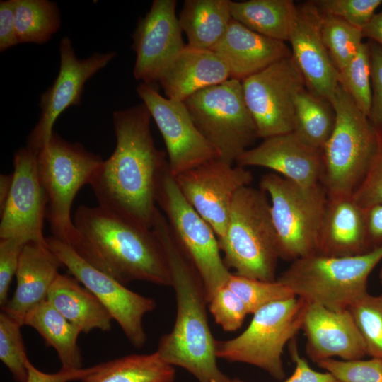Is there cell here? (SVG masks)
I'll return each instance as SVG.
<instances>
[{
	"instance_id": "d590c367",
	"label": "cell",
	"mask_w": 382,
	"mask_h": 382,
	"mask_svg": "<svg viewBox=\"0 0 382 382\" xmlns=\"http://www.w3.org/2000/svg\"><path fill=\"white\" fill-rule=\"evenodd\" d=\"M226 285L243 301L249 314L271 303L295 296L277 279L267 282L231 273Z\"/></svg>"
},
{
	"instance_id": "603a6c76",
	"label": "cell",
	"mask_w": 382,
	"mask_h": 382,
	"mask_svg": "<svg viewBox=\"0 0 382 382\" xmlns=\"http://www.w3.org/2000/svg\"><path fill=\"white\" fill-rule=\"evenodd\" d=\"M372 250L367 222V209L353 196H328L320 233L318 253L347 257Z\"/></svg>"
},
{
	"instance_id": "d6986e66",
	"label": "cell",
	"mask_w": 382,
	"mask_h": 382,
	"mask_svg": "<svg viewBox=\"0 0 382 382\" xmlns=\"http://www.w3.org/2000/svg\"><path fill=\"white\" fill-rule=\"evenodd\" d=\"M236 163L244 168L270 169L305 187L322 183L324 174L323 150L309 144L294 132L263 139L257 146L245 151Z\"/></svg>"
},
{
	"instance_id": "44dd1931",
	"label": "cell",
	"mask_w": 382,
	"mask_h": 382,
	"mask_svg": "<svg viewBox=\"0 0 382 382\" xmlns=\"http://www.w3.org/2000/svg\"><path fill=\"white\" fill-rule=\"evenodd\" d=\"M301 330L306 338V352L316 363L333 357L354 361L366 355L364 341L348 309L332 310L307 302Z\"/></svg>"
},
{
	"instance_id": "f907efd6",
	"label": "cell",
	"mask_w": 382,
	"mask_h": 382,
	"mask_svg": "<svg viewBox=\"0 0 382 382\" xmlns=\"http://www.w3.org/2000/svg\"><path fill=\"white\" fill-rule=\"evenodd\" d=\"M228 382H245V381L238 378H231V380Z\"/></svg>"
},
{
	"instance_id": "e575fe53",
	"label": "cell",
	"mask_w": 382,
	"mask_h": 382,
	"mask_svg": "<svg viewBox=\"0 0 382 382\" xmlns=\"http://www.w3.org/2000/svg\"><path fill=\"white\" fill-rule=\"evenodd\" d=\"M364 341L366 355L382 360V295L364 294L349 308Z\"/></svg>"
},
{
	"instance_id": "7bdbcfd3",
	"label": "cell",
	"mask_w": 382,
	"mask_h": 382,
	"mask_svg": "<svg viewBox=\"0 0 382 382\" xmlns=\"http://www.w3.org/2000/svg\"><path fill=\"white\" fill-rule=\"evenodd\" d=\"M372 101L369 119L377 128L382 127V47L369 41Z\"/></svg>"
},
{
	"instance_id": "484cf974",
	"label": "cell",
	"mask_w": 382,
	"mask_h": 382,
	"mask_svg": "<svg viewBox=\"0 0 382 382\" xmlns=\"http://www.w3.org/2000/svg\"><path fill=\"white\" fill-rule=\"evenodd\" d=\"M47 301L81 332L109 331L113 320L99 300L73 276L59 274Z\"/></svg>"
},
{
	"instance_id": "816d5d0a",
	"label": "cell",
	"mask_w": 382,
	"mask_h": 382,
	"mask_svg": "<svg viewBox=\"0 0 382 382\" xmlns=\"http://www.w3.org/2000/svg\"><path fill=\"white\" fill-rule=\"evenodd\" d=\"M379 279H380V283L382 287V266L381 267L380 272H379ZM381 295H382V293H381Z\"/></svg>"
},
{
	"instance_id": "5bb4252c",
	"label": "cell",
	"mask_w": 382,
	"mask_h": 382,
	"mask_svg": "<svg viewBox=\"0 0 382 382\" xmlns=\"http://www.w3.org/2000/svg\"><path fill=\"white\" fill-rule=\"evenodd\" d=\"M137 92L163 138L174 176L219 158V152L197 128L183 102L164 98L154 83H141Z\"/></svg>"
},
{
	"instance_id": "3957f363",
	"label": "cell",
	"mask_w": 382,
	"mask_h": 382,
	"mask_svg": "<svg viewBox=\"0 0 382 382\" xmlns=\"http://www.w3.org/2000/svg\"><path fill=\"white\" fill-rule=\"evenodd\" d=\"M73 221L79 239L71 248L95 268L123 284L137 280L172 286L166 257L152 228L99 205H80Z\"/></svg>"
},
{
	"instance_id": "bcb514c9",
	"label": "cell",
	"mask_w": 382,
	"mask_h": 382,
	"mask_svg": "<svg viewBox=\"0 0 382 382\" xmlns=\"http://www.w3.org/2000/svg\"><path fill=\"white\" fill-rule=\"evenodd\" d=\"M15 0L0 1V52L19 44L15 24Z\"/></svg>"
},
{
	"instance_id": "7dc6e473",
	"label": "cell",
	"mask_w": 382,
	"mask_h": 382,
	"mask_svg": "<svg viewBox=\"0 0 382 382\" xmlns=\"http://www.w3.org/2000/svg\"><path fill=\"white\" fill-rule=\"evenodd\" d=\"M367 222L372 249L382 245V204L367 209Z\"/></svg>"
},
{
	"instance_id": "f1b7e54d",
	"label": "cell",
	"mask_w": 382,
	"mask_h": 382,
	"mask_svg": "<svg viewBox=\"0 0 382 382\" xmlns=\"http://www.w3.org/2000/svg\"><path fill=\"white\" fill-rule=\"evenodd\" d=\"M233 19L265 37L286 42L297 6L291 0L229 1Z\"/></svg>"
},
{
	"instance_id": "ac0fdd59",
	"label": "cell",
	"mask_w": 382,
	"mask_h": 382,
	"mask_svg": "<svg viewBox=\"0 0 382 382\" xmlns=\"http://www.w3.org/2000/svg\"><path fill=\"white\" fill-rule=\"evenodd\" d=\"M175 0H154L149 12L137 21L132 38L136 53L135 79L154 83L185 46L176 16Z\"/></svg>"
},
{
	"instance_id": "9a60e30c",
	"label": "cell",
	"mask_w": 382,
	"mask_h": 382,
	"mask_svg": "<svg viewBox=\"0 0 382 382\" xmlns=\"http://www.w3.org/2000/svg\"><path fill=\"white\" fill-rule=\"evenodd\" d=\"M60 64L52 83L40 96V115L27 139L28 147L39 151L50 140L58 117L68 108L81 103L86 83L117 56L116 52H95L79 59L71 39L66 36L59 46Z\"/></svg>"
},
{
	"instance_id": "ab89813d",
	"label": "cell",
	"mask_w": 382,
	"mask_h": 382,
	"mask_svg": "<svg viewBox=\"0 0 382 382\" xmlns=\"http://www.w3.org/2000/svg\"><path fill=\"white\" fill-rule=\"evenodd\" d=\"M316 364L342 382H382V360L378 359L354 361L328 359Z\"/></svg>"
},
{
	"instance_id": "b9f144b4",
	"label": "cell",
	"mask_w": 382,
	"mask_h": 382,
	"mask_svg": "<svg viewBox=\"0 0 382 382\" xmlns=\"http://www.w3.org/2000/svg\"><path fill=\"white\" fill-rule=\"evenodd\" d=\"M25 243L14 238L0 240V306L8 301V295L13 277L16 274Z\"/></svg>"
},
{
	"instance_id": "52a82bcc",
	"label": "cell",
	"mask_w": 382,
	"mask_h": 382,
	"mask_svg": "<svg viewBox=\"0 0 382 382\" xmlns=\"http://www.w3.org/2000/svg\"><path fill=\"white\" fill-rule=\"evenodd\" d=\"M260 188L270 197L279 259L293 262L318 253L328 202L323 184L305 187L270 173L261 178Z\"/></svg>"
},
{
	"instance_id": "83f0119b",
	"label": "cell",
	"mask_w": 382,
	"mask_h": 382,
	"mask_svg": "<svg viewBox=\"0 0 382 382\" xmlns=\"http://www.w3.org/2000/svg\"><path fill=\"white\" fill-rule=\"evenodd\" d=\"M229 0H185L178 17L190 46L211 50L232 20Z\"/></svg>"
},
{
	"instance_id": "277c9868",
	"label": "cell",
	"mask_w": 382,
	"mask_h": 382,
	"mask_svg": "<svg viewBox=\"0 0 382 382\" xmlns=\"http://www.w3.org/2000/svg\"><path fill=\"white\" fill-rule=\"evenodd\" d=\"M224 261L236 274L260 280H277L279 259L267 195L250 185L240 188L231 203L223 237L218 240Z\"/></svg>"
},
{
	"instance_id": "f35d334b",
	"label": "cell",
	"mask_w": 382,
	"mask_h": 382,
	"mask_svg": "<svg viewBox=\"0 0 382 382\" xmlns=\"http://www.w3.org/2000/svg\"><path fill=\"white\" fill-rule=\"evenodd\" d=\"M312 2L322 13L340 18L362 30L382 0H316Z\"/></svg>"
},
{
	"instance_id": "ffe728a7",
	"label": "cell",
	"mask_w": 382,
	"mask_h": 382,
	"mask_svg": "<svg viewBox=\"0 0 382 382\" xmlns=\"http://www.w3.org/2000/svg\"><path fill=\"white\" fill-rule=\"evenodd\" d=\"M321 20L322 13L312 1L297 6L288 42L307 88L330 102L338 86V71L323 42Z\"/></svg>"
},
{
	"instance_id": "6da1fadb",
	"label": "cell",
	"mask_w": 382,
	"mask_h": 382,
	"mask_svg": "<svg viewBox=\"0 0 382 382\" xmlns=\"http://www.w3.org/2000/svg\"><path fill=\"white\" fill-rule=\"evenodd\" d=\"M151 119L143 103L113 112L115 150L89 183L99 206L149 228L158 209V179L168 163L166 153L155 146Z\"/></svg>"
},
{
	"instance_id": "4316f807",
	"label": "cell",
	"mask_w": 382,
	"mask_h": 382,
	"mask_svg": "<svg viewBox=\"0 0 382 382\" xmlns=\"http://www.w3.org/2000/svg\"><path fill=\"white\" fill-rule=\"evenodd\" d=\"M22 325L35 329L48 346L53 347L62 369H82V357L78 345L81 330L66 319L48 301L31 309L23 318Z\"/></svg>"
},
{
	"instance_id": "8fae6325",
	"label": "cell",
	"mask_w": 382,
	"mask_h": 382,
	"mask_svg": "<svg viewBox=\"0 0 382 382\" xmlns=\"http://www.w3.org/2000/svg\"><path fill=\"white\" fill-rule=\"evenodd\" d=\"M155 199L175 240L198 270L209 301L226 284L231 272L214 231L183 197L168 163L158 177Z\"/></svg>"
},
{
	"instance_id": "7402d4cb",
	"label": "cell",
	"mask_w": 382,
	"mask_h": 382,
	"mask_svg": "<svg viewBox=\"0 0 382 382\" xmlns=\"http://www.w3.org/2000/svg\"><path fill=\"white\" fill-rule=\"evenodd\" d=\"M211 50L226 64L229 79L240 81L291 56L285 42L257 33L233 18L222 38Z\"/></svg>"
},
{
	"instance_id": "c3c4849f",
	"label": "cell",
	"mask_w": 382,
	"mask_h": 382,
	"mask_svg": "<svg viewBox=\"0 0 382 382\" xmlns=\"http://www.w3.org/2000/svg\"><path fill=\"white\" fill-rule=\"evenodd\" d=\"M361 31L364 37H368L382 47V11L374 14Z\"/></svg>"
},
{
	"instance_id": "8d00e7d4",
	"label": "cell",
	"mask_w": 382,
	"mask_h": 382,
	"mask_svg": "<svg viewBox=\"0 0 382 382\" xmlns=\"http://www.w3.org/2000/svg\"><path fill=\"white\" fill-rule=\"evenodd\" d=\"M19 321L4 311L0 313V359L17 382H26L28 371L25 348Z\"/></svg>"
},
{
	"instance_id": "30bf717a",
	"label": "cell",
	"mask_w": 382,
	"mask_h": 382,
	"mask_svg": "<svg viewBox=\"0 0 382 382\" xmlns=\"http://www.w3.org/2000/svg\"><path fill=\"white\" fill-rule=\"evenodd\" d=\"M183 103L197 128L226 163H236L259 138L240 81L229 79Z\"/></svg>"
},
{
	"instance_id": "d4e9b609",
	"label": "cell",
	"mask_w": 382,
	"mask_h": 382,
	"mask_svg": "<svg viewBox=\"0 0 382 382\" xmlns=\"http://www.w3.org/2000/svg\"><path fill=\"white\" fill-rule=\"evenodd\" d=\"M228 79V68L214 52L187 44L158 83L166 98L184 102L196 93Z\"/></svg>"
},
{
	"instance_id": "9c48e42d",
	"label": "cell",
	"mask_w": 382,
	"mask_h": 382,
	"mask_svg": "<svg viewBox=\"0 0 382 382\" xmlns=\"http://www.w3.org/2000/svg\"><path fill=\"white\" fill-rule=\"evenodd\" d=\"M306 306L307 301L294 296L262 307L241 334L216 340L217 359L250 364L276 379L284 378L283 351L301 330Z\"/></svg>"
},
{
	"instance_id": "ee69618b",
	"label": "cell",
	"mask_w": 382,
	"mask_h": 382,
	"mask_svg": "<svg viewBox=\"0 0 382 382\" xmlns=\"http://www.w3.org/2000/svg\"><path fill=\"white\" fill-rule=\"evenodd\" d=\"M289 345L290 355L295 363V369L293 374L282 382H342L329 371L322 373L311 369L308 362L300 357L294 339Z\"/></svg>"
},
{
	"instance_id": "7c38bea8",
	"label": "cell",
	"mask_w": 382,
	"mask_h": 382,
	"mask_svg": "<svg viewBox=\"0 0 382 382\" xmlns=\"http://www.w3.org/2000/svg\"><path fill=\"white\" fill-rule=\"evenodd\" d=\"M241 83L259 138L265 139L293 132L295 99L306 85L292 55Z\"/></svg>"
},
{
	"instance_id": "1f68e13d",
	"label": "cell",
	"mask_w": 382,
	"mask_h": 382,
	"mask_svg": "<svg viewBox=\"0 0 382 382\" xmlns=\"http://www.w3.org/2000/svg\"><path fill=\"white\" fill-rule=\"evenodd\" d=\"M14 14L19 43H46L61 26L59 8L49 0H15Z\"/></svg>"
},
{
	"instance_id": "8992f818",
	"label": "cell",
	"mask_w": 382,
	"mask_h": 382,
	"mask_svg": "<svg viewBox=\"0 0 382 382\" xmlns=\"http://www.w3.org/2000/svg\"><path fill=\"white\" fill-rule=\"evenodd\" d=\"M382 260V245L354 256L319 253L291 262L277 279L308 303L332 310H345L368 293V279Z\"/></svg>"
},
{
	"instance_id": "74e56055",
	"label": "cell",
	"mask_w": 382,
	"mask_h": 382,
	"mask_svg": "<svg viewBox=\"0 0 382 382\" xmlns=\"http://www.w3.org/2000/svg\"><path fill=\"white\" fill-rule=\"evenodd\" d=\"M208 309L216 323L227 332L238 330L249 314L243 301L226 284L210 297Z\"/></svg>"
},
{
	"instance_id": "2e32d148",
	"label": "cell",
	"mask_w": 382,
	"mask_h": 382,
	"mask_svg": "<svg viewBox=\"0 0 382 382\" xmlns=\"http://www.w3.org/2000/svg\"><path fill=\"white\" fill-rule=\"evenodd\" d=\"M175 179L183 197L209 224L219 240L226 232L236 193L250 185L253 177L244 167L216 158L181 173Z\"/></svg>"
},
{
	"instance_id": "cb8c5ba5",
	"label": "cell",
	"mask_w": 382,
	"mask_h": 382,
	"mask_svg": "<svg viewBox=\"0 0 382 382\" xmlns=\"http://www.w3.org/2000/svg\"><path fill=\"white\" fill-rule=\"evenodd\" d=\"M62 265L61 260L48 245L35 242L25 243L16 274V291L1 311L21 324L31 309L47 300L49 289Z\"/></svg>"
},
{
	"instance_id": "5b68a950",
	"label": "cell",
	"mask_w": 382,
	"mask_h": 382,
	"mask_svg": "<svg viewBox=\"0 0 382 382\" xmlns=\"http://www.w3.org/2000/svg\"><path fill=\"white\" fill-rule=\"evenodd\" d=\"M330 103L336 120L323 149L322 184L328 196H353L377 153L378 130L339 84Z\"/></svg>"
},
{
	"instance_id": "f6af8a7d",
	"label": "cell",
	"mask_w": 382,
	"mask_h": 382,
	"mask_svg": "<svg viewBox=\"0 0 382 382\" xmlns=\"http://www.w3.org/2000/svg\"><path fill=\"white\" fill-rule=\"evenodd\" d=\"M28 376L26 382H69L82 380L87 375L94 371L97 365L79 369H61L57 373L47 374L36 369L33 364L27 361Z\"/></svg>"
},
{
	"instance_id": "60d3db41",
	"label": "cell",
	"mask_w": 382,
	"mask_h": 382,
	"mask_svg": "<svg viewBox=\"0 0 382 382\" xmlns=\"http://www.w3.org/2000/svg\"><path fill=\"white\" fill-rule=\"evenodd\" d=\"M377 129L379 134L377 153L364 180L353 195L355 202L366 209L382 204V127Z\"/></svg>"
},
{
	"instance_id": "ba28073f",
	"label": "cell",
	"mask_w": 382,
	"mask_h": 382,
	"mask_svg": "<svg viewBox=\"0 0 382 382\" xmlns=\"http://www.w3.org/2000/svg\"><path fill=\"white\" fill-rule=\"evenodd\" d=\"M103 161L81 144L69 142L54 131L38 151V174L48 201L46 219L52 236L70 247L79 239L71 217L74 199L81 187L89 184Z\"/></svg>"
},
{
	"instance_id": "d6a6232c",
	"label": "cell",
	"mask_w": 382,
	"mask_h": 382,
	"mask_svg": "<svg viewBox=\"0 0 382 382\" xmlns=\"http://www.w3.org/2000/svg\"><path fill=\"white\" fill-rule=\"evenodd\" d=\"M320 31L325 46L337 71L353 59L363 43L361 30L331 15L322 13Z\"/></svg>"
},
{
	"instance_id": "836d02e7",
	"label": "cell",
	"mask_w": 382,
	"mask_h": 382,
	"mask_svg": "<svg viewBox=\"0 0 382 382\" xmlns=\"http://www.w3.org/2000/svg\"><path fill=\"white\" fill-rule=\"evenodd\" d=\"M337 81L357 106L369 117L372 101L369 42H363L353 59L338 71Z\"/></svg>"
},
{
	"instance_id": "4dcf8cb0",
	"label": "cell",
	"mask_w": 382,
	"mask_h": 382,
	"mask_svg": "<svg viewBox=\"0 0 382 382\" xmlns=\"http://www.w3.org/2000/svg\"><path fill=\"white\" fill-rule=\"evenodd\" d=\"M336 120L332 103L307 87L296 96L294 130L309 144L322 149L329 139Z\"/></svg>"
},
{
	"instance_id": "e0dca14e",
	"label": "cell",
	"mask_w": 382,
	"mask_h": 382,
	"mask_svg": "<svg viewBox=\"0 0 382 382\" xmlns=\"http://www.w3.org/2000/svg\"><path fill=\"white\" fill-rule=\"evenodd\" d=\"M38 151L21 147L14 154L13 183L1 213L0 239L48 245L43 235L47 197L37 170Z\"/></svg>"
},
{
	"instance_id": "681fc988",
	"label": "cell",
	"mask_w": 382,
	"mask_h": 382,
	"mask_svg": "<svg viewBox=\"0 0 382 382\" xmlns=\"http://www.w3.org/2000/svg\"><path fill=\"white\" fill-rule=\"evenodd\" d=\"M13 173L0 175V212L4 209L10 195L12 183Z\"/></svg>"
},
{
	"instance_id": "f546056e",
	"label": "cell",
	"mask_w": 382,
	"mask_h": 382,
	"mask_svg": "<svg viewBox=\"0 0 382 382\" xmlns=\"http://www.w3.org/2000/svg\"><path fill=\"white\" fill-rule=\"evenodd\" d=\"M175 370L156 351L129 354L97 365L81 382H173Z\"/></svg>"
},
{
	"instance_id": "4fadbf2b",
	"label": "cell",
	"mask_w": 382,
	"mask_h": 382,
	"mask_svg": "<svg viewBox=\"0 0 382 382\" xmlns=\"http://www.w3.org/2000/svg\"><path fill=\"white\" fill-rule=\"evenodd\" d=\"M50 249L83 286L89 290L116 320L129 342L144 347L147 337L142 322L156 303L152 298L127 289L115 278L82 259L69 245L54 236L46 238Z\"/></svg>"
},
{
	"instance_id": "7a4b0ae2",
	"label": "cell",
	"mask_w": 382,
	"mask_h": 382,
	"mask_svg": "<svg viewBox=\"0 0 382 382\" xmlns=\"http://www.w3.org/2000/svg\"><path fill=\"white\" fill-rule=\"evenodd\" d=\"M151 228L166 257L176 299L175 323L171 331L161 337L156 352L166 362L187 370L199 382H228L231 378L217 364L207 291L198 270L159 209Z\"/></svg>"
}]
</instances>
